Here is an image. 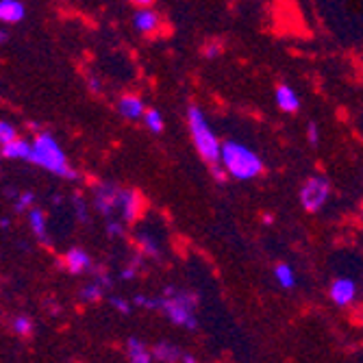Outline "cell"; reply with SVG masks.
Segmentation results:
<instances>
[{
  "mask_svg": "<svg viewBox=\"0 0 363 363\" xmlns=\"http://www.w3.org/2000/svg\"><path fill=\"white\" fill-rule=\"evenodd\" d=\"M135 305L142 307V309L161 311L172 324L185 326V328H189V331H196V328H198V320H196L198 298H196V294L181 291L177 287H166V289H163V294L157 296V298L135 296Z\"/></svg>",
  "mask_w": 363,
  "mask_h": 363,
  "instance_id": "1",
  "label": "cell"
},
{
  "mask_svg": "<svg viewBox=\"0 0 363 363\" xmlns=\"http://www.w3.org/2000/svg\"><path fill=\"white\" fill-rule=\"evenodd\" d=\"M33 166H38L55 177L68 179V181H77L79 172L70 166L68 157H65L63 148L59 146L57 138L50 133V130H38L35 138H33V150H30V159Z\"/></svg>",
  "mask_w": 363,
  "mask_h": 363,
  "instance_id": "2",
  "label": "cell"
},
{
  "mask_svg": "<svg viewBox=\"0 0 363 363\" xmlns=\"http://www.w3.org/2000/svg\"><path fill=\"white\" fill-rule=\"evenodd\" d=\"M187 128H189L191 142H194L198 155H201V159L205 163H209V166L222 163V144H220L218 135L213 133L205 111L198 105L187 107Z\"/></svg>",
  "mask_w": 363,
  "mask_h": 363,
  "instance_id": "3",
  "label": "cell"
},
{
  "mask_svg": "<svg viewBox=\"0 0 363 363\" xmlns=\"http://www.w3.org/2000/svg\"><path fill=\"white\" fill-rule=\"evenodd\" d=\"M222 166L235 181H252L263 172V159L242 142L228 140L222 144Z\"/></svg>",
  "mask_w": 363,
  "mask_h": 363,
  "instance_id": "4",
  "label": "cell"
},
{
  "mask_svg": "<svg viewBox=\"0 0 363 363\" xmlns=\"http://www.w3.org/2000/svg\"><path fill=\"white\" fill-rule=\"evenodd\" d=\"M328 196H331V183H328L326 177H320V174L309 177V179L303 183L301 194H298L303 209L309 211V213L322 211V207H324L326 201H328Z\"/></svg>",
  "mask_w": 363,
  "mask_h": 363,
  "instance_id": "5",
  "label": "cell"
},
{
  "mask_svg": "<svg viewBox=\"0 0 363 363\" xmlns=\"http://www.w3.org/2000/svg\"><path fill=\"white\" fill-rule=\"evenodd\" d=\"M122 191H124V187H120V185H116V183H109V181L96 183V185L91 187L96 211L101 213V216H105L107 220L120 216Z\"/></svg>",
  "mask_w": 363,
  "mask_h": 363,
  "instance_id": "6",
  "label": "cell"
},
{
  "mask_svg": "<svg viewBox=\"0 0 363 363\" xmlns=\"http://www.w3.org/2000/svg\"><path fill=\"white\" fill-rule=\"evenodd\" d=\"M113 285L111 277L107 272H98L96 279L91 283H87L81 291H79V298L83 303H98L105 296V291Z\"/></svg>",
  "mask_w": 363,
  "mask_h": 363,
  "instance_id": "7",
  "label": "cell"
},
{
  "mask_svg": "<svg viewBox=\"0 0 363 363\" xmlns=\"http://www.w3.org/2000/svg\"><path fill=\"white\" fill-rule=\"evenodd\" d=\"M142 211V196L135 189L122 191V205H120V220L124 224H133Z\"/></svg>",
  "mask_w": 363,
  "mask_h": 363,
  "instance_id": "8",
  "label": "cell"
},
{
  "mask_svg": "<svg viewBox=\"0 0 363 363\" xmlns=\"http://www.w3.org/2000/svg\"><path fill=\"white\" fill-rule=\"evenodd\" d=\"M63 268L70 274H83L91 270V257L83 248H70L63 255Z\"/></svg>",
  "mask_w": 363,
  "mask_h": 363,
  "instance_id": "9",
  "label": "cell"
},
{
  "mask_svg": "<svg viewBox=\"0 0 363 363\" xmlns=\"http://www.w3.org/2000/svg\"><path fill=\"white\" fill-rule=\"evenodd\" d=\"M133 26H135V30L142 33V35H155L161 26V16L150 7H142L133 16Z\"/></svg>",
  "mask_w": 363,
  "mask_h": 363,
  "instance_id": "10",
  "label": "cell"
},
{
  "mask_svg": "<svg viewBox=\"0 0 363 363\" xmlns=\"http://www.w3.org/2000/svg\"><path fill=\"white\" fill-rule=\"evenodd\" d=\"M146 105L140 96L135 94H128V96H122L118 101V113L126 120H144V113H146Z\"/></svg>",
  "mask_w": 363,
  "mask_h": 363,
  "instance_id": "11",
  "label": "cell"
},
{
  "mask_svg": "<svg viewBox=\"0 0 363 363\" xmlns=\"http://www.w3.org/2000/svg\"><path fill=\"white\" fill-rule=\"evenodd\" d=\"M328 294H331V301L337 307H346V305H350L354 301V294H357L354 281H350V279H335L331 289H328Z\"/></svg>",
  "mask_w": 363,
  "mask_h": 363,
  "instance_id": "12",
  "label": "cell"
},
{
  "mask_svg": "<svg viewBox=\"0 0 363 363\" xmlns=\"http://www.w3.org/2000/svg\"><path fill=\"white\" fill-rule=\"evenodd\" d=\"M274 101H277V107L283 113H296L301 109V98H298V94H296V89H291L289 85H279L277 87Z\"/></svg>",
  "mask_w": 363,
  "mask_h": 363,
  "instance_id": "13",
  "label": "cell"
},
{
  "mask_svg": "<svg viewBox=\"0 0 363 363\" xmlns=\"http://www.w3.org/2000/svg\"><path fill=\"white\" fill-rule=\"evenodd\" d=\"M26 213H28V226L33 230V235H35L42 244H50V238H48V218H46L44 209L30 207Z\"/></svg>",
  "mask_w": 363,
  "mask_h": 363,
  "instance_id": "14",
  "label": "cell"
},
{
  "mask_svg": "<svg viewBox=\"0 0 363 363\" xmlns=\"http://www.w3.org/2000/svg\"><path fill=\"white\" fill-rule=\"evenodd\" d=\"M30 150H33V142L18 138L5 146H0V155L5 159H16V161H28L30 159Z\"/></svg>",
  "mask_w": 363,
  "mask_h": 363,
  "instance_id": "15",
  "label": "cell"
},
{
  "mask_svg": "<svg viewBox=\"0 0 363 363\" xmlns=\"http://www.w3.org/2000/svg\"><path fill=\"white\" fill-rule=\"evenodd\" d=\"M26 16V9L20 0H0V22L20 24Z\"/></svg>",
  "mask_w": 363,
  "mask_h": 363,
  "instance_id": "16",
  "label": "cell"
},
{
  "mask_svg": "<svg viewBox=\"0 0 363 363\" xmlns=\"http://www.w3.org/2000/svg\"><path fill=\"white\" fill-rule=\"evenodd\" d=\"M152 357L159 363H181L183 352H181L179 346H174L170 342H159V344L152 346Z\"/></svg>",
  "mask_w": 363,
  "mask_h": 363,
  "instance_id": "17",
  "label": "cell"
},
{
  "mask_svg": "<svg viewBox=\"0 0 363 363\" xmlns=\"http://www.w3.org/2000/svg\"><path fill=\"white\" fill-rule=\"evenodd\" d=\"M126 354H128L130 363H152V354H150L148 346L142 340H138V337H128Z\"/></svg>",
  "mask_w": 363,
  "mask_h": 363,
  "instance_id": "18",
  "label": "cell"
},
{
  "mask_svg": "<svg viewBox=\"0 0 363 363\" xmlns=\"http://www.w3.org/2000/svg\"><path fill=\"white\" fill-rule=\"evenodd\" d=\"M274 279L285 289H291L296 285V274H294L291 266H287V263H279V266L274 268Z\"/></svg>",
  "mask_w": 363,
  "mask_h": 363,
  "instance_id": "19",
  "label": "cell"
},
{
  "mask_svg": "<svg viewBox=\"0 0 363 363\" xmlns=\"http://www.w3.org/2000/svg\"><path fill=\"white\" fill-rule=\"evenodd\" d=\"M135 242H138V246H140V255L155 257V259L159 257V244H157V240H155L152 235H148V233H138Z\"/></svg>",
  "mask_w": 363,
  "mask_h": 363,
  "instance_id": "20",
  "label": "cell"
},
{
  "mask_svg": "<svg viewBox=\"0 0 363 363\" xmlns=\"http://www.w3.org/2000/svg\"><path fill=\"white\" fill-rule=\"evenodd\" d=\"M144 124L148 126V130H152V133H161L163 130V116H161V111L159 109H155V107H148L146 109V113H144Z\"/></svg>",
  "mask_w": 363,
  "mask_h": 363,
  "instance_id": "21",
  "label": "cell"
},
{
  "mask_svg": "<svg viewBox=\"0 0 363 363\" xmlns=\"http://www.w3.org/2000/svg\"><path fill=\"white\" fill-rule=\"evenodd\" d=\"M11 328H13V333L20 335V337H30V335H33V328H35V324H33V320L26 318V315H18V318H13Z\"/></svg>",
  "mask_w": 363,
  "mask_h": 363,
  "instance_id": "22",
  "label": "cell"
},
{
  "mask_svg": "<svg viewBox=\"0 0 363 363\" xmlns=\"http://www.w3.org/2000/svg\"><path fill=\"white\" fill-rule=\"evenodd\" d=\"M16 211L22 213V211H28L30 207H35V194L33 191H20L16 196V203H13Z\"/></svg>",
  "mask_w": 363,
  "mask_h": 363,
  "instance_id": "23",
  "label": "cell"
},
{
  "mask_svg": "<svg viewBox=\"0 0 363 363\" xmlns=\"http://www.w3.org/2000/svg\"><path fill=\"white\" fill-rule=\"evenodd\" d=\"M18 138L20 135H18V130H16V126L11 122H7V120L0 122V146H5V144L13 142Z\"/></svg>",
  "mask_w": 363,
  "mask_h": 363,
  "instance_id": "24",
  "label": "cell"
},
{
  "mask_svg": "<svg viewBox=\"0 0 363 363\" xmlns=\"http://www.w3.org/2000/svg\"><path fill=\"white\" fill-rule=\"evenodd\" d=\"M72 205H74V213H77V220L87 224L89 222V216H87V203L83 201L81 194H74L72 196Z\"/></svg>",
  "mask_w": 363,
  "mask_h": 363,
  "instance_id": "25",
  "label": "cell"
},
{
  "mask_svg": "<svg viewBox=\"0 0 363 363\" xmlns=\"http://www.w3.org/2000/svg\"><path fill=\"white\" fill-rule=\"evenodd\" d=\"M140 266H142V257L133 259V261L128 263L126 268H122V272H120V279H122V281H133V279L138 277V272H140Z\"/></svg>",
  "mask_w": 363,
  "mask_h": 363,
  "instance_id": "26",
  "label": "cell"
},
{
  "mask_svg": "<svg viewBox=\"0 0 363 363\" xmlns=\"http://www.w3.org/2000/svg\"><path fill=\"white\" fill-rule=\"evenodd\" d=\"M222 48H224V44L220 42V40H209L205 46H203V57L205 59H216V57H220L222 55Z\"/></svg>",
  "mask_w": 363,
  "mask_h": 363,
  "instance_id": "27",
  "label": "cell"
},
{
  "mask_svg": "<svg viewBox=\"0 0 363 363\" xmlns=\"http://www.w3.org/2000/svg\"><path fill=\"white\" fill-rule=\"evenodd\" d=\"M124 233V222L118 218H109L107 220V235L109 238H120Z\"/></svg>",
  "mask_w": 363,
  "mask_h": 363,
  "instance_id": "28",
  "label": "cell"
},
{
  "mask_svg": "<svg viewBox=\"0 0 363 363\" xmlns=\"http://www.w3.org/2000/svg\"><path fill=\"white\" fill-rule=\"evenodd\" d=\"M209 170H211V174H213V179L218 183H224L228 179V172H226V168L222 166V163H213V166H209Z\"/></svg>",
  "mask_w": 363,
  "mask_h": 363,
  "instance_id": "29",
  "label": "cell"
},
{
  "mask_svg": "<svg viewBox=\"0 0 363 363\" xmlns=\"http://www.w3.org/2000/svg\"><path fill=\"white\" fill-rule=\"evenodd\" d=\"M307 140H309L311 146H318V144H320V128H318L315 122H311V124L307 126Z\"/></svg>",
  "mask_w": 363,
  "mask_h": 363,
  "instance_id": "30",
  "label": "cell"
},
{
  "mask_svg": "<svg viewBox=\"0 0 363 363\" xmlns=\"http://www.w3.org/2000/svg\"><path fill=\"white\" fill-rule=\"evenodd\" d=\"M111 307L113 309H118L120 313H124V315H128L130 313V303H126L124 298H111Z\"/></svg>",
  "mask_w": 363,
  "mask_h": 363,
  "instance_id": "31",
  "label": "cell"
},
{
  "mask_svg": "<svg viewBox=\"0 0 363 363\" xmlns=\"http://www.w3.org/2000/svg\"><path fill=\"white\" fill-rule=\"evenodd\" d=\"M87 85L91 87V91H101V81H98V79H94V77H91V79L87 81Z\"/></svg>",
  "mask_w": 363,
  "mask_h": 363,
  "instance_id": "32",
  "label": "cell"
},
{
  "mask_svg": "<svg viewBox=\"0 0 363 363\" xmlns=\"http://www.w3.org/2000/svg\"><path fill=\"white\" fill-rule=\"evenodd\" d=\"M130 3L138 5V7H150V5L155 3V0H130Z\"/></svg>",
  "mask_w": 363,
  "mask_h": 363,
  "instance_id": "33",
  "label": "cell"
},
{
  "mask_svg": "<svg viewBox=\"0 0 363 363\" xmlns=\"http://www.w3.org/2000/svg\"><path fill=\"white\" fill-rule=\"evenodd\" d=\"M181 363H198V361H196V357H191V354H183Z\"/></svg>",
  "mask_w": 363,
  "mask_h": 363,
  "instance_id": "34",
  "label": "cell"
},
{
  "mask_svg": "<svg viewBox=\"0 0 363 363\" xmlns=\"http://www.w3.org/2000/svg\"><path fill=\"white\" fill-rule=\"evenodd\" d=\"M7 40H9V33H7V30L3 28V30H0V42H3V44H5Z\"/></svg>",
  "mask_w": 363,
  "mask_h": 363,
  "instance_id": "35",
  "label": "cell"
},
{
  "mask_svg": "<svg viewBox=\"0 0 363 363\" xmlns=\"http://www.w3.org/2000/svg\"><path fill=\"white\" fill-rule=\"evenodd\" d=\"M0 226H3V228H9V218H3V220H0Z\"/></svg>",
  "mask_w": 363,
  "mask_h": 363,
  "instance_id": "36",
  "label": "cell"
},
{
  "mask_svg": "<svg viewBox=\"0 0 363 363\" xmlns=\"http://www.w3.org/2000/svg\"><path fill=\"white\" fill-rule=\"evenodd\" d=\"M359 216H361V218H363V203H361V205H359Z\"/></svg>",
  "mask_w": 363,
  "mask_h": 363,
  "instance_id": "37",
  "label": "cell"
}]
</instances>
